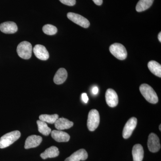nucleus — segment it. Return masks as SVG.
I'll use <instances>...</instances> for the list:
<instances>
[{
    "label": "nucleus",
    "instance_id": "f257e3e1",
    "mask_svg": "<svg viewBox=\"0 0 161 161\" xmlns=\"http://www.w3.org/2000/svg\"><path fill=\"white\" fill-rule=\"evenodd\" d=\"M139 89L141 94L147 101L153 104L158 102V95L152 87L147 84H143L141 85Z\"/></svg>",
    "mask_w": 161,
    "mask_h": 161
},
{
    "label": "nucleus",
    "instance_id": "f03ea898",
    "mask_svg": "<svg viewBox=\"0 0 161 161\" xmlns=\"http://www.w3.org/2000/svg\"><path fill=\"white\" fill-rule=\"evenodd\" d=\"M21 136L19 131H14L6 133L0 138V148L4 149L9 147L18 140Z\"/></svg>",
    "mask_w": 161,
    "mask_h": 161
},
{
    "label": "nucleus",
    "instance_id": "7ed1b4c3",
    "mask_svg": "<svg viewBox=\"0 0 161 161\" xmlns=\"http://www.w3.org/2000/svg\"><path fill=\"white\" fill-rule=\"evenodd\" d=\"M32 47L29 42L23 41L18 45L17 52L19 57L23 59H29L31 58Z\"/></svg>",
    "mask_w": 161,
    "mask_h": 161
},
{
    "label": "nucleus",
    "instance_id": "20e7f679",
    "mask_svg": "<svg viewBox=\"0 0 161 161\" xmlns=\"http://www.w3.org/2000/svg\"><path fill=\"white\" fill-rule=\"evenodd\" d=\"M109 50L111 53L119 60H124L127 58L126 49L120 43H116L112 44L110 47Z\"/></svg>",
    "mask_w": 161,
    "mask_h": 161
},
{
    "label": "nucleus",
    "instance_id": "39448f33",
    "mask_svg": "<svg viewBox=\"0 0 161 161\" xmlns=\"http://www.w3.org/2000/svg\"><path fill=\"white\" fill-rule=\"evenodd\" d=\"M100 122V116L98 111L96 109H92L90 111L88 116V129L91 131H95L97 128Z\"/></svg>",
    "mask_w": 161,
    "mask_h": 161
},
{
    "label": "nucleus",
    "instance_id": "423d86ee",
    "mask_svg": "<svg viewBox=\"0 0 161 161\" xmlns=\"http://www.w3.org/2000/svg\"><path fill=\"white\" fill-rule=\"evenodd\" d=\"M67 17L72 22L84 28H88L90 26L89 21L80 14L69 12L67 14Z\"/></svg>",
    "mask_w": 161,
    "mask_h": 161
},
{
    "label": "nucleus",
    "instance_id": "0eeeda50",
    "mask_svg": "<svg viewBox=\"0 0 161 161\" xmlns=\"http://www.w3.org/2000/svg\"><path fill=\"white\" fill-rule=\"evenodd\" d=\"M148 149L151 152H158L161 148L159 139L158 136L154 133H151L148 137L147 142Z\"/></svg>",
    "mask_w": 161,
    "mask_h": 161
},
{
    "label": "nucleus",
    "instance_id": "6e6552de",
    "mask_svg": "<svg viewBox=\"0 0 161 161\" xmlns=\"http://www.w3.org/2000/svg\"><path fill=\"white\" fill-rule=\"evenodd\" d=\"M137 120L135 117H132L127 122L123 131V137L128 139L132 135L137 125Z\"/></svg>",
    "mask_w": 161,
    "mask_h": 161
},
{
    "label": "nucleus",
    "instance_id": "1a4fd4ad",
    "mask_svg": "<svg viewBox=\"0 0 161 161\" xmlns=\"http://www.w3.org/2000/svg\"><path fill=\"white\" fill-rule=\"evenodd\" d=\"M107 103L111 108H114L118 105L119 99L116 92L112 89L107 90L105 94Z\"/></svg>",
    "mask_w": 161,
    "mask_h": 161
},
{
    "label": "nucleus",
    "instance_id": "9d476101",
    "mask_svg": "<svg viewBox=\"0 0 161 161\" xmlns=\"http://www.w3.org/2000/svg\"><path fill=\"white\" fill-rule=\"evenodd\" d=\"M33 52L36 57L40 60H46L49 58L48 52L43 45L37 44L34 47Z\"/></svg>",
    "mask_w": 161,
    "mask_h": 161
},
{
    "label": "nucleus",
    "instance_id": "9b49d317",
    "mask_svg": "<svg viewBox=\"0 0 161 161\" xmlns=\"http://www.w3.org/2000/svg\"><path fill=\"white\" fill-rule=\"evenodd\" d=\"M42 142V137L40 136H30L26 139L24 148L26 149L35 148L38 147Z\"/></svg>",
    "mask_w": 161,
    "mask_h": 161
},
{
    "label": "nucleus",
    "instance_id": "f8f14e48",
    "mask_svg": "<svg viewBox=\"0 0 161 161\" xmlns=\"http://www.w3.org/2000/svg\"><path fill=\"white\" fill-rule=\"evenodd\" d=\"M88 153L84 149H80L73 153L64 161H85L88 158Z\"/></svg>",
    "mask_w": 161,
    "mask_h": 161
},
{
    "label": "nucleus",
    "instance_id": "ddd939ff",
    "mask_svg": "<svg viewBox=\"0 0 161 161\" xmlns=\"http://www.w3.org/2000/svg\"><path fill=\"white\" fill-rule=\"evenodd\" d=\"M18 26L13 22H6L0 25V30L5 34H14L17 31Z\"/></svg>",
    "mask_w": 161,
    "mask_h": 161
},
{
    "label": "nucleus",
    "instance_id": "4468645a",
    "mask_svg": "<svg viewBox=\"0 0 161 161\" xmlns=\"http://www.w3.org/2000/svg\"><path fill=\"white\" fill-rule=\"evenodd\" d=\"M51 136L58 142H68L70 139V136L66 132L61 130H53L51 132Z\"/></svg>",
    "mask_w": 161,
    "mask_h": 161
},
{
    "label": "nucleus",
    "instance_id": "2eb2a0df",
    "mask_svg": "<svg viewBox=\"0 0 161 161\" xmlns=\"http://www.w3.org/2000/svg\"><path fill=\"white\" fill-rule=\"evenodd\" d=\"M54 124L55 128L59 130H67L74 125L73 122L63 117L58 118Z\"/></svg>",
    "mask_w": 161,
    "mask_h": 161
},
{
    "label": "nucleus",
    "instance_id": "dca6fc26",
    "mask_svg": "<svg viewBox=\"0 0 161 161\" xmlns=\"http://www.w3.org/2000/svg\"><path fill=\"white\" fill-rule=\"evenodd\" d=\"M144 150L140 144H136L133 146L132 150L133 161H142L144 158Z\"/></svg>",
    "mask_w": 161,
    "mask_h": 161
},
{
    "label": "nucleus",
    "instance_id": "f3484780",
    "mask_svg": "<svg viewBox=\"0 0 161 161\" xmlns=\"http://www.w3.org/2000/svg\"><path fill=\"white\" fill-rule=\"evenodd\" d=\"M67 76L68 73L66 70L64 68H60L55 75L54 82L56 84H61L66 80Z\"/></svg>",
    "mask_w": 161,
    "mask_h": 161
},
{
    "label": "nucleus",
    "instance_id": "a211bd4d",
    "mask_svg": "<svg viewBox=\"0 0 161 161\" xmlns=\"http://www.w3.org/2000/svg\"><path fill=\"white\" fill-rule=\"evenodd\" d=\"M59 155V150L57 147L53 146L47 148L44 152L40 154V157L43 159H46L47 158H56Z\"/></svg>",
    "mask_w": 161,
    "mask_h": 161
},
{
    "label": "nucleus",
    "instance_id": "6ab92c4d",
    "mask_svg": "<svg viewBox=\"0 0 161 161\" xmlns=\"http://www.w3.org/2000/svg\"><path fill=\"white\" fill-rule=\"evenodd\" d=\"M148 67L150 72L157 77H161V65L154 60H151L148 64Z\"/></svg>",
    "mask_w": 161,
    "mask_h": 161
},
{
    "label": "nucleus",
    "instance_id": "aec40b11",
    "mask_svg": "<svg viewBox=\"0 0 161 161\" xmlns=\"http://www.w3.org/2000/svg\"><path fill=\"white\" fill-rule=\"evenodd\" d=\"M153 1L154 0H140L136 7V11L140 12L149 9L152 6Z\"/></svg>",
    "mask_w": 161,
    "mask_h": 161
},
{
    "label": "nucleus",
    "instance_id": "412c9836",
    "mask_svg": "<svg viewBox=\"0 0 161 161\" xmlns=\"http://www.w3.org/2000/svg\"><path fill=\"white\" fill-rule=\"evenodd\" d=\"M37 124L39 132L43 135L47 136L51 132V129L48 127L46 122L39 120L37 121Z\"/></svg>",
    "mask_w": 161,
    "mask_h": 161
},
{
    "label": "nucleus",
    "instance_id": "4be33fe9",
    "mask_svg": "<svg viewBox=\"0 0 161 161\" xmlns=\"http://www.w3.org/2000/svg\"><path fill=\"white\" fill-rule=\"evenodd\" d=\"M58 118L59 115L58 114H53L52 115L43 114L39 116L40 120L49 124H54Z\"/></svg>",
    "mask_w": 161,
    "mask_h": 161
},
{
    "label": "nucleus",
    "instance_id": "5701e85b",
    "mask_svg": "<svg viewBox=\"0 0 161 161\" xmlns=\"http://www.w3.org/2000/svg\"><path fill=\"white\" fill-rule=\"evenodd\" d=\"M43 32L46 34L52 36L57 33L58 29L56 26L51 24H46L43 26Z\"/></svg>",
    "mask_w": 161,
    "mask_h": 161
},
{
    "label": "nucleus",
    "instance_id": "b1692460",
    "mask_svg": "<svg viewBox=\"0 0 161 161\" xmlns=\"http://www.w3.org/2000/svg\"><path fill=\"white\" fill-rule=\"evenodd\" d=\"M61 3L69 6H73L76 4V0H59Z\"/></svg>",
    "mask_w": 161,
    "mask_h": 161
},
{
    "label": "nucleus",
    "instance_id": "393cba45",
    "mask_svg": "<svg viewBox=\"0 0 161 161\" xmlns=\"http://www.w3.org/2000/svg\"><path fill=\"white\" fill-rule=\"evenodd\" d=\"M81 99L85 103H87L88 102L89 98L86 93H82V95H81Z\"/></svg>",
    "mask_w": 161,
    "mask_h": 161
},
{
    "label": "nucleus",
    "instance_id": "a878e982",
    "mask_svg": "<svg viewBox=\"0 0 161 161\" xmlns=\"http://www.w3.org/2000/svg\"><path fill=\"white\" fill-rule=\"evenodd\" d=\"M98 88L97 86H94L92 89V93L93 95H95L98 94Z\"/></svg>",
    "mask_w": 161,
    "mask_h": 161
},
{
    "label": "nucleus",
    "instance_id": "bb28decb",
    "mask_svg": "<svg viewBox=\"0 0 161 161\" xmlns=\"http://www.w3.org/2000/svg\"><path fill=\"white\" fill-rule=\"evenodd\" d=\"M93 1L96 5L98 6H100L103 3V0H93Z\"/></svg>",
    "mask_w": 161,
    "mask_h": 161
},
{
    "label": "nucleus",
    "instance_id": "cd10ccee",
    "mask_svg": "<svg viewBox=\"0 0 161 161\" xmlns=\"http://www.w3.org/2000/svg\"><path fill=\"white\" fill-rule=\"evenodd\" d=\"M158 39L159 41L161 42V32H160L158 34Z\"/></svg>",
    "mask_w": 161,
    "mask_h": 161
},
{
    "label": "nucleus",
    "instance_id": "c85d7f7f",
    "mask_svg": "<svg viewBox=\"0 0 161 161\" xmlns=\"http://www.w3.org/2000/svg\"><path fill=\"white\" fill-rule=\"evenodd\" d=\"M161 125H160L159 127V129L160 131H161Z\"/></svg>",
    "mask_w": 161,
    "mask_h": 161
}]
</instances>
